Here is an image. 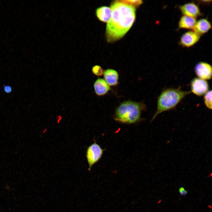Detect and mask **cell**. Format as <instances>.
Wrapping results in <instances>:
<instances>
[{
    "label": "cell",
    "mask_w": 212,
    "mask_h": 212,
    "mask_svg": "<svg viewBox=\"0 0 212 212\" xmlns=\"http://www.w3.org/2000/svg\"><path fill=\"white\" fill-rule=\"evenodd\" d=\"M112 15L107 22L106 35L109 42L118 40L130 29L135 18L134 6L121 1L114 3L111 6Z\"/></svg>",
    "instance_id": "6da1fadb"
},
{
    "label": "cell",
    "mask_w": 212,
    "mask_h": 212,
    "mask_svg": "<svg viewBox=\"0 0 212 212\" xmlns=\"http://www.w3.org/2000/svg\"><path fill=\"white\" fill-rule=\"evenodd\" d=\"M146 109V105L142 102L125 101L116 108L113 118L115 121L122 123H136L140 120L142 112Z\"/></svg>",
    "instance_id": "7a4b0ae2"
},
{
    "label": "cell",
    "mask_w": 212,
    "mask_h": 212,
    "mask_svg": "<svg viewBox=\"0 0 212 212\" xmlns=\"http://www.w3.org/2000/svg\"><path fill=\"white\" fill-rule=\"evenodd\" d=\"M191 91H184L180 87L177 88H168L163 90L157 100L156 111L151 120L153 121L156 116L162 112L174 108Z\"/></svg>",
    "instance_id": "3957f363"
},
{
    "label": "cell",
    "mask_w": 212,
    "mask_h": 212,
    "mask_svg": "<svg viewBox=\"0 0 212 212\" xmlns=\"http://www.w3.org/2000/svg\"><path fill=\"white\" fill-rule=\"evenodd\" d=\"M104 150L95 141L87 147L86 155L89 170L101 158Z\"/></svg>",
    "instance_id": "277c9868"
},
{
    "label": "cell",
    "mask_w": 212,
    "mask_h": 212,
    "mask_svg": "<svg viewBox=\"0 0 212 212\" xmlns=\"http://www.w3.org/2000/svg\"><path fill=\"white\" fill-rule=\"evenodd\" d=\"M190 86L191 92L199 96L204 95L209 89L208 82L198 78H193L191 81Z\"/></svg>",
    "instance_id": "5b68a950"
},
{
    "label": "cell",
    "mask_w": 212,
    "mask_h": 212,
    "mask_svg": "<svg viewBox=\"0 0 212 212\" xmlns=\"http://www.w3.org/2000/svg\"><path fill=\"white\" fill-rule=\"evenodd\" d=\"M194 71L198 78L201 79L208 80L211 78L212 66L206 62H200L197 63L194 67Z\"/></svg>",
    "instance_id": "8992f818"
},
{
    "label": "cell",
    "mask_w": 212,
    "mask_h": 212,
    "mask_svg": "<svg viewBox=\"0 0 212 212\" xmlns=\"http://www.w3.org/2000/svg\"><path fill=\"white\" fill-rule=\"evenodd\" d=\"M201 35L194 31L191 30L184 33L180 38L179 43L182 47H191L199 40Z\"/></svg>",
    "instance_id": "52a82bcc"
},
{
    "label": "cell",
    "mask_w": 212,
    "mask_h": 212,
    "mask_svg": "<svg viewBox=\"0 0 212 212\" xmlns=\"http://www.w3.org/2000/svg\"><path fill=\"white\" fill-rule=\"evenodd\" d=\"M179 9L184 15L196 18L202 14L199 7L193 2L186 3L180 6Z\"/></svg>",
    "instance_id": "ba28073f"
},
{
    "label": "cell",
    "mask_w": 212,
    "mask_h": 212,
    "mask_svg": "<svg viewBox=\"0 0 212 212\" xmlns=\"http://www.w3.org/2000/svg\"><path fill=\"white\" fill-rule=\"evenodd\" d=\"M93 86L95 94L99 96L106 95L110 90V86L104 79L101 78L97 79Z\"/></svg>",
    "instance_id": "9c48e42d"
},
{
    "label": "cell",
    "mask_w": 212,
    "mask_h": 212,
    "mask_svg": "<svg viewBox=\"0 0 212 212\" xmlns=\"http://www.w3.org/2000/svg\"><path fill=\"white\" fill-rule=\"evenodd\" d=\"M103 74L104 80L110 86H115L118 84L119 74L116 70L106 69L104 71Z\"/></svg>",
    "instance_id": "30bf717a"
},
{
    "label": "cell",
    "mask_w": 212,
    "mask_h": 212,
    "mask_svg": "<svg viewBox=\"0 0 212 212\" xmlns=\"http://www.w3.org/2000/svg\"><path fill=\"white\" fill-rule=\"evenodd\" d=\"M211 27V24L208 19L202 18L196 21L193 30L201 36L207 33Z\"/></svg>",
    "instance_id": "8fae6325"
},
{
    "label": "cell",
    "mask_w": 212,
    "mask_h": 212,
    "mask_svg": "<svg viewBox=\"0 0 212 212\" xmlns=\"http://www.w3.org/2000/svg\"><path fill=\"white\" fill-rule=\"evenodd\" d=\"M196 19L183 15L179 20L178 23V28L193 30L197 21Z\"/></svg>",
    "instance_id": "7c38bea8"
},
{
    "label": "cell",
    "mask_w": 212,
    "mask_h": 212,
    "mask_svg": "<svg viewBox=\"0 0 212 212\" xmlns=\"http://www.w3.org/2000/svg\"><path fill=\"white\" fill-rule=\"evenodd\" d=\"M96 14L98 18L104 22H108L112 15V10L110 8L103 6L97 8Z\"/></svg>",
    "instance_id": "4fadbf2b"
},
{
    "label": "cell",
    "mask_w": 212,
    "mask_h": 212,
    "mask_svg": "<svg viewBox=\"0 0 212 212\" xmlns=\"http://www.w3.org/2000/svg\"><path fill=\"white\" fill-rule=\"evenodd\" d=\"M206 106L209 109H212V90H208L205 95L203 98Z\"/></svg>",
    "instance_id": "5bb4252c"
},
{
    "label": "cell",
    "mask_w": 212,
    "mask_h": 212,
    "mask_svg": "<svg viewBox=\"0 0 212 212\" xmlns=\"http://www.w3.org/2000/svg\"><path fill=\"white\" fill-rule=\"evenodd\" d=\"M92 70L93 74L97 76H101L102 75L104 71L101 67L98 65H95L93 66Z\"/></svg>",
    "instance_id": "9a60e30c"
},
{
    "label": "cell",
    "mask_w": 212,
    "mask_h": 212,
    "mask_svg": "<svg viewBox=\"0 0 212 212\" xmlns=\"http://www.w3.org/2000/svg\"><path fill=\"white\" fill-rule=\"evenodd\" d=\"M121 1L134 6V5H139L142 3L141 0H123Z\"/></svg>",
    "instance_id": "2e32d148"
},
{
    "label": "cell",
    "mask_w": 212,
    "mask_h": 212,
    "mask_svg": "<svg viewBox=\"0 0 212 212\" xmlns=\"http://www.w3.org/2000/svg\"><path fill=\"white\" fill-rule=\"evenodd\" d=\"M179 192L180 195L183 196H186L188 193V191L186 190L183 187H180L179 188Z\"/></svg>",
    "instance_id": "e0dca14e"
},
{
    "label": "cell",
    "mask_w": 212,
    "mask_h": 212,
    "mask_svg": "<svg viewBox=\"0 0 212 212\" xmlns=\"http://www.w3.org/2000/svg\"><path fill=\"white\" fill-rule=\"evenodd\" d=\"M3 89L4 92L7 93H10L12 91V88L9 85H4Z\"/></svg>",
    "instance_id": "ac0fdd59"
},
{
    "label": "cell",
    "mask_w": 212,
    "mask_h": 212,
    "mask_svg": "<svg viewBox=\"0 0 212 212\" xmlns=\"http://www.w3.org/2000/svg\"><path fill=\"white\" fill-rule=\"evenodd\" d=\"M208 208H211V209L212 208V206H211V205H209L208 206Z\"/></svg>",
    "instance_id": "d6986e66"
},
{
    "label": "cell",
    "mask_w": 212,
    "mask_h": 212,
    "mask_svg": "<svg viewBox=\"0 0 212 212\" xmlns=\"http://www.w3.org/2000/svg\"><path fill=\"white\" fill-rule=\"evenodd\" d=\"M161 199L158 201V202L157 203L159 204V203H160L161 202Z\"/></svg>",
    "instance_id": "ffe728a7"
}]
</instances>
